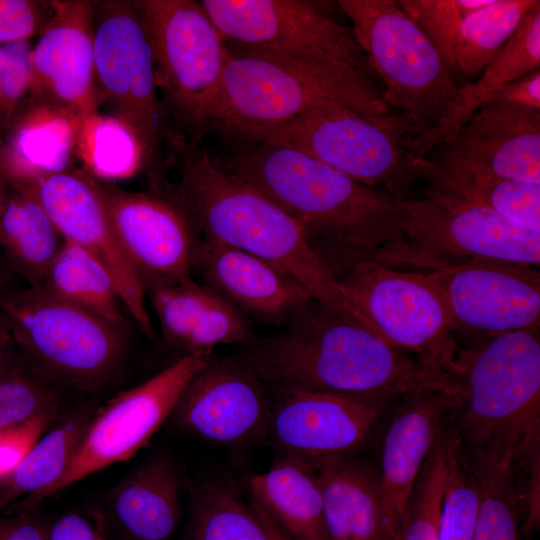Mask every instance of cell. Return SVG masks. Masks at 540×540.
<instances>
[{"instance_id": "6da1fadb", "label": "cell", "mask_w": 540, "mask_h": 540, "mask_svg": "<svg viewBox=\"0 0 540 540\" xmlns=\"http://www.w3.org/2000/svg\"><path fill=\"white\" fill-rule=\"evenodd\" d=\"M281 326V332L256 337L236 356L270 389H303L381 403L423 392L462 395L455 376L424 365L312 298Z\"/></svg>"}, {"instance_id": "7a4b0ae2", "label": "cell", "mask_w": 540, "mask_h": 540, "mask_svg": "<svg viewBox=\"0 0 540 540\" xmlns=\"http://www.w3.org/2000/svg\"><path fill=\"white\" fill-rule=\"evenodd\" d=\"M168 145L177 167L176 181L157 178L152 189L184 211L199 238L230 245L278 266L312 299L387 340L340 293L296 220L219 166L199 140L173 137Z\"/></svg>"}, {"instance_id": "3957f363", "label": "cell", "mask_w": 540, "mask_h": 540, "mask_svg": "<svg viewBox=\"0 0 540 540\" xmlns=\"http://www.w3.org/2000/svg\"><path fill=\"white\" fill-rule=\"evenodd\" d=\"M214 158L296 220L311 245L379 260L403 241L399 200L303 152L253 142Z\"/></svg>"}, {"instance_id": "277c9868", "label": "cell", "mask_w": 540, "mask_h": 540, "mask_svg": "<svg viewBox=\"0 0 540 540\" xmlns=\"http://www.w3.org/2000/svg\"><path fill=\"white\" fill-rule=\"evenodd\" d=\"M228 50L205 132L219 133L239 145L317 110L340 108L371 117L388 115L375 82L353 69L230 46Z\"/></svg>"}, {"instance_id": "5b68a950", "label": "cell", "mask_w": 540, "mask_h": 540, "mask_svg": "<svg viewBox=\"0 0 540 540\" xmlns=\"http://www.w3.org/2000/svg\"><path fill=\"white\" fill-rule=\"evenodd\" d=\"M461 432L469 451L510 448L539 468L540 342L536 330L490 335L457 355Z\"/></svg>"}, {"instance_id": "8992f818", "label": "cell", "mask_w": 540, "mask_h": 540, "mask_svg": "<svg viewBox=\"0 0 540 540\" xmlns=\"http://www.w3.org/2000/svg\"><path fill=\"white\" fill-rule=\"evenodd\" d=\"M340 293L395 347L456 377V321L437 270L407 271L367 256L314 247Z\"/></svg>"}, {"instance_id": "52a82bcc", "label": "cell", "mask_w": 540, "mask_h": 540, "mask_svg": "<svg viewBox=\"0 0 540 540\" xmlns=\"http://www.w3.org/2000/svg\"><path fill=\"white\" fill-rule=\"evenodd\" d=\"M0 315L32 369L63 390L99 392L127 365L125 327L63 302L41 286L2 289Z\"/></svg>"}, {"instance_id": "ba28073f", "label": "cell", "mask_w": 540, "mask_h": 540, "mask_svg": "<svg viewBox=\"0 0 540 540\" xmlns=\"http://www.w3.org/2000/svg\"><path fill=\"white\" fill-rule=\"evenodd\" d=\"M336 5L351 21L356 42L385 86L383 102L401 111L406 141L437 125L459 87L398 0H338Z\"/></svg>"}, {"instance_id": "9c48e42d", "label": "cell", "mask_w": 540, "mask_h": 540, "mask_svg": "<svg viewBox=\"0 0 540 540\" xmlns=\"http://www.w3.org/2000/svg\"><path fill=\"white\" fill-rule=\"evenodd\" d=\"M152 48L156 81L173 134L199 140L229 57L225 39L200 1L134 0Z\"/></svg>"}, {"instance_id": "30bf717a", "label": "cell", "mask_w": 540, "mask_h": 540, "mask_svg": "<svg viewBox=\"0 0 540 540\" xmlns=\"http://www.w3.org/2000/svg\"><path fill=\"white\" fill-rule=\"evenodd\" d=\"M399 202L403 241L379 261L387 266L435 270L472 259L540 263V231L517 226L485 207L432 186L418 198Z\"/></svg>"}, {"instance_id": "8fae6325", "label": "cell", "mask_w": 540, "mask_h": 540, "mask_svg": "<svg viewBox=\"0 0 540 540\" xmlns=\"http://www.w3.org/2000/svg\"><path fill=\"white\" fill-rule=\"evenodd\" d=\"M253 142L296 149L359 183L384 186L397 200L407 199L417 180L399 115L317 110L266 129L247 143Z\"/></svg>"}, {"instance_id": "7c38bea8", "label": "cell", "mask_w": 540, "mask_h": 540, "mask_svg": "<svg viewBox=\"0 0 540 540\" xmlns=\"http://www.w3.org/2000/svg\"><path fill=\"white\" fill-rule=\"evenodd\" d=\"M213 357L212 352L183 355L140 384L109 399L92 415L62 477L44 492L18 500L4 512L37 507L88 476L131 459L169 420L187 383Z\"/></svg>"}, {"instance_id": "4fadbf2b", "label": "cell", "mask_w": 540, "mask_h": 540, "mask_svg": "<svg viewBox=\"0 0 540 540\" xmlns=\"http://www.w3.org/2000/svg\"><path fill=\"white\" fill-rule=\"evenodd\" d=\"M94 61L99 105L139 139L146 165L157 164L169 132L155 64L132 1H93Z\"/></svg>"}, {"instance_id": "5bb4252c", "label": "cell", "mask_w": 540, "mask_h": 540, "mask_svg": "<svg viewBox=\"0 0 540 540\" xmlns=\"http://www.w3.org/2000/svg\"><path fill=\"white\" fill-rule=\"evenodd\" d=\"M228 46L353 69L372 81L367 57L351 28L320 2L305 0H202Z\"/></svg>"}, {"instance_id": "9a60e30c", "label": "cell", "mask_w": 540, "mask_h": 540, "mask_svg": "<svg viewBox=\"0 0 540 540\" xmlns=\"http://www.w3.org/2000/svg\"><path fill=\"white\" fill-rule=\"evenodd\" d=\"M95 181L116 240L145 289L192 277L199 237L174 201L156 190Z\"/></svg>"}, {"instance_id": "2e32d148", "label": "cell", "mask_w": 540, "mask_h": 540, "mask_svg": "<svg viewBox=\"0 0 540 540\" xmlns=\"http://www.w3.org/2000/svg\"><path fill=\"white\" fill-rule=\"evenodd\" d=\"M271 406V389L246 364L213 357L187 383L169 420L204 441L240 446L266 437Z\"/></svg>"}, {"instance_id": "e0dca14e", "label": "cell", "mask_w": 540, "mask_h": 540, "mask_svg": "<svg viewBox=\"0 0 540 540\" xmlns=\"http://www.w3.org/2000/svg\"><path fill=\"white\" fill-rule=\"evenodd\" d=\"M19 191L40 203L63 240L78 245L105 267L126 312L144 334L153 337L146 289L116 240L95 179L85 171L69 170Z\"/></svg>"}, {"instance_id": "ac0fdd59", "label": "cell", "mask_w": 540, "mask_h": 540, "mask_svg": "<svg viewBox=\"0 0 540 540\" xmlns=\"http://www.w3.org/2000/svg\"><path fill=\"white\" fill-rule=\"evenodd\" d=\"M271 391L266 437L283 454L309 463L361 447L381 413V402L295 388Z\"/></svg>"}, {"instance_id": "d6986e66", "label": "cell", "mask_w": 540, "mask_h": 540, "mask_svg": "<svg viewBox=\"0 0 540 540\" xmlns=\"http://www.w3.org/2000/svg\"><path fill=\"white\" fill-rule=\"evenodd\" d=\"M530 265L472 259L438 269L456 326L490 335L536 330L540 274Z\"/></svg>"}, {"instance_id": "ffe728a7", "label": "cell", "mask_w": 540, "mask_h": 540, "mask_svg": "<svg viewBox=\"0 0 540 540\" xmlns=\"http://www.w3.org/2000/svg\"><path fill=\"white\" fill-rule=\"evenodd\" d=\"M52 13L33 48L31 99L84 117L98 111L93 1H50Z\"/></svg>"}, {"instance_id": "44dd1931", "label": "cell", "mask_w": 540, "mask_h": 540, "mask_svg": "<svg viewBox=\"0 0 540 540\" xmlns=\"http://www.w3.org/2000/svg\"><path fill=\"white\" fill-rule=\"evenodd\" d=\"M436 149L445 168L540 183V111L488 102Z\"/></svg>"}, {"instance_id": "7402d4cb", "label": "cell", "mask_w": 540, "mask_h": 540, "mask_svg": "<svg viewBox=\"0 0 540 540\" xmlns=\"http://www.w3.org/2000/svg\"><path fill=\"white\" fill-rule=\"evenodd\" d=\"M245 316L281 326L311 297L278 266L238 248L199 238L192 273Z\"/></svg>"}, {"instance_id": "603a6c76", "label": "cell", "mask_w": 540, "mask_h": 540, "mask_svg": "<svg viewBox=\"0 0 540 540\" xmlns=\"http://www.w3.org/2000/svg\"><path fill=\"white\" fill-rule=\"evenodd\" d=\"M408 403L386 431L378 478V493L385 540L399 529L423 464L449 411L460 407L461 396L423 392L408 396Z\"/></svg>"}, {"instance_id": "cb8c5ba5", "label": "cell", "mask_w": 540, "mask_h": 540, "mask_svg": "<svg viewBox=\"0 0 540 540\" xmlns=\"http://www.w3.org/2000/svg\"><path fill=\"white\" fill-rule=\"evenodd\" d=\"M538 0H494L469 15L458 0H437L418 23L437 49L458 87L476 80L485 65L515 33Z\"/></svg>"}, {"instance_id": "d4e9b609", "label": "cell", "mask_w": 540, "mask_h": 540, "mask_svg": "<svg viewBox=\"0 0 540 540\" xmlns=\"http://www.w3.org/2000/svg\"><path fill=\"white\" fill-rule=\"evenodd\" d=\"M0 147V178L22 190L70 170L81 116L30 98Z\"/></svg>"}, {"instance_id": "484cf974", "label": "cell", "mask_w": 540, "mask_h": 540, "mask_svg": "<svg viewBox=\"0 0 540 540\" xmlns=\"http://www.w3.org/2000/svg\"><path fill=\"white\" fill-rule=\"evenodd\" d=\"M180 478L173 460L155 454L106 494L109 521L121 540H170L180 520Z\"/></svg>"}, {"instance_id": "4316f807", "label": "cell", "mask_w": 540, "mask_h": 540, "mask_svg": "<svg viewBox=\"0 0 540 540\" xmlns=\"http://www.w3.org/2000/svg\"><path fill=\"white\" fill-rule=\"evenodd\" d=\"M536 68H540V1L492 56L480 76L459 87L437 125L406 143L409 155L425 158L435 147L449 141L506 84Z\"/></svg>"}, {"instance_id": "83f0119b", "label": "cell", "mask_w": 540, "mask_h": 540, "mask_svg": "<svg viewBox=\"0 0 540 540\" xmlns=\"http://www.w3.org/2000/svg\"><path fill=\"white\" fill-rule=\"evenodd\" d=\"M249 490L289 540H332L319 477L308 461L282 453L266 472L249 478Z\"/></svg>"}, {"instance_id": "f1b7e54d", "label": "cell", "mask_w": 540, "mask_h": 540, "mask_svg": "<svg viewBox=\"0 0 540 540\" xmlns=\"http://www.w3.org/2000/svg\"><path fill=\"white\" fill-rule=\"evenodd\" d=\"M317 471L332 540H385L378 479L343 457L311 463Z\"/></svg>"}, {"instance_id": "f546056e", "label": "cell", "mask_w": 540, "mask_h": 540, "mask_svg": "<svg viewBox=\"0 0 540 540\" xmlns=\"http://www.w3.org/2000/svg\"><path fill=\"white\" fill-rule=\"evenodd\" d=\"M409 163L416 178L429 186L485 207L517 226L540 231V183L445 168L427 157L410 156Z\"/></svg>"}, {"instance_id": "4dcf8cb0", "label": "cell", "mask_w": 540, "mask_h": 540, "mask_svg": "<svg viewBox=\"0 0 540 540\" xmlns=\"http://www.w3.org/2000/svg\"><path fill=\"white\" fill-rule=\"evenodd\" d=\"M63 239L40 203L29 194L9 193L0 216V248L29 286L41 285Z\"/></svg>"}, {"instance_id": "1f68e13d", "label": "cell", "mask_w": 540, "mask_h": 540, "mask_svg": "<svg viewBox=\"0 0 540 540\" xmlns=\"http://www.w3.org/2000/svg\"><path fill=\"white\" fill-rule=\"evenodd\" d=\"M53 297L124 327V306L105 267L87 251L63 240L41 285Z\"/></svg>"}, {"instance_id": "d6a6232c", "label": "cell", "mask_w": 540, "mask_h": 540, "mask_svg": "<svg viewBox=\"0 0 540 540\" xmlns=\"http://www.w3.org/2000/svg\"><path fill=\"white\" fill-rule=\"evenodd\" d=\"M91 417L85 411L71 415L39 438L22 462L0 480V512L39 495L62 477Z\"/></svg>"}, {"instance_id": "836d02e7", "label": "cell", "mask_w": 540, "mask_h": 540, "mask_svg": "<svg viewBox=\"0 0 540 540\" xmlns=\"http://www.w3.org/2000/svg\"><path fill=\"white\" fill-rule=\"evenodd\" d=\"M176 540H271L253 506L229 484L210 480L195 490Z\"/></svg>"}, {"instance_id": "e575fe53", "label": "cell", "mask_w": 540, "mask_h": 540, "mask_svg": "<svg viewBox=\"0 0 540 540\" xmlns=\"http://www.w3.org/2000/svg\"><path fill=\"white\" fill-rule=\"evenodd\" d=\"M76 153L86 173L110 183L130 178L146 165L135 133L118 118L98 111L81 118Z\"/></svg>"}, {"instance_id": "d590c367", "label": "cell", "mask_w": 540, "mask_h": 540, "mask_svg": "<svg viewBox=\"0 0 540 540\" xmlns=\"http://www.w3.org/2000/svg\"><path fill=\"white\" fill-rule=\"evenodd\" d=\"M60 390L39 376L15 344L0 354V429L58 413Z\"/></svg>"}, {"instance_id": "8d00e7d4", "label": "cell", "mask_w": 540, "mask_h": 540, "mask_svg": "<svg viewBox=\"0 0 540 540\" xmlns=\"http://www.w3.org/2000/svg\"><path fill=\"white\" fill-rule=\"evenodd\" d=\"M450 433L438 434L419 473L401 521L402 540H439Z\"/></svg>"}, {"instance_id": "74e56055", "label": "cell", "mask_w": 540, "mask_h": 540, "mask_svg": "<svg viewBox=\"0 0 540 540\" xmlns=\"http://www.w3.org/2000/svg\"><path fill=\"white\" fill-rule=\"evenodd\" d=\"M479 488L459 435L450 433L439 540H473Z\"/></svg>"}, {"instance_id": "f35d334b", "label": "cell", "mask_w": 540, "mask_h": 540, "mask_svg": "<svg viewBox=\"0 0 540 540\" xmlns=\"http://www.w3.org/2000/svg\"><path fill=\"white\" fill-rule=\"evenodd\" d=\"M146 294L157 314L164 341L183 352L205 308L209 288L188 277L150 286Z\"/></svg>"}, {"instance_id": "ab89813d", "label": "cell", "mask_w": 540, "mask_h": 540, "mask_svg": "<svg viewBox=\"0 0 540 540\" xmlns=\"http://www.w3.org/2000/svg\"><path fill=\"white\" fill-rule=\"evenodd\" d=\"M256 337L249 318L209 288L207 303L185 345L183 355L212 352L213 348L219 344L245 346Z\"/></svg>"}, {"instance_id": "60d3db41", "label": "cell", "mask_w": 540, "mask_h": 540, "mask_svg": "<svg viewBox=\"0 0 540 540\" xmlns=\"http://www.w3.org/2000/svg\"><path fill=\"white\" fill-rule=\"evenodd\" d=\"M32 52L29 39L0 44V113L4 116L31 91Z\"/></svg>"}, {"instance_id": "b9f144b4", "label": "cell", "mask_w": 540, "mask_h": 540, "mask_svg": "<svg viewBox=\"0 0 540 540\" xmlns=\"http://www.w3.org/2000/svg\"><path fill=\"white\" fill-rule=\"evenodd\" d=\"M50 2L0 0V44L40 33L51 16Z\"/></svg>"}, {"instance_id": "7bdbcfd3", "label": "cell", "mask_w": 540, "mask_h": 540, "mask_svg": "<svg viewBox=\"0 0 540 540\" xmlns=\"http://www.w3.org/2000/svg\"><path fill=\"white\" fill-rule=\"evenodd\" d=\"M519 512L503 496H487L478 506L473 540H520Z\"/></svg>"}, {"instance_id": "ee69618b", "label": "cell", "mask_w": 540, "mask_h": 540, "mask_svg": "<svg viewBox=\"0 0 540 540\" xmlns=\"http://www.w3.org/2000/svg\"><path fill=\"white\" fill-rule=\"evenodd\" d=\"M57 413L36 416L7 428L0 436V480L8 476L49 428Z\"/></svg>"}, {"instance_id": "f6af8a7d", "label": "cell", "mask_w": 540, "mask_h": 540, "mask_svg": "<svg viewBox=\"0 0 540 540\" xmlns=\"http://www.w3.org/2000/svg\"><path fill=\"white\" fill-rule=\"evenodd\" d=\"M37 507L15 513L0 512V540H48L49 524Z\"/></svg>"}, {"instance_id": "bcb514c9", "label": "cell", "mask_w": 540, "mask_h": 540, "mask_svg": "<svg viewBox=\"0 0 540 540\" xmlns=\"http://www.w3.org/2000/svg\"><path fill=\"white\" fill-rule=\"evenodd\" d=\"M48 540H108L102 518L96 523L76 513H68L49 524Z\"/></svg>"}, {"instance_id": "7dc6e473", "label": "cell", "mask_w": 540, "mask_h": 540, "mask_svg": "<svg viewBox=\"0 0 540 540\" xmlns=\"http://www.w3.org/2000/svg\"><path fill=\"white\" fill-rule=\"evenodd\" d=\"M491 101L540 111V68L506 84Z\"/></svg>"}, {"instance_id": "c3c4849f", "label": "cell", "mask_w": 540, "mask_h": 540, "mask_svg": "<svg viewBox=\"0 0 540 540\" xmlns=\"http://www.w3.org/2000/svg\"><path fill=\"white\" fill-rule=\"evenodd\" d=\"M252 503L254 510L265 525L271 540H289L271 518L257 504Z\"/></svg>"}, {"instance_id": "681fc988", "label": "cell", "mask_w": 540, "mask_h": 540, "mask_svg": "<svg viewBox=\"0 0 540 540\" xmlns=\"http://www.w3.org/2000/svg\"><path fill=\"white\" fill-rule=\"evenodd\" d=\"M13 344L10 329L4 318L0 315V354Z\"/></svg>"}, {"instance_id": "f907efd6", "label": "cell", "mask_w": 540, "mask_h": 540, "mask_svg": "<svg viewBox=\"0 0 540 540\" xmlns=\"http://www.w3.org/2000/svg\"><path fill=\"white\" fill-rule=\"evenodd\" d=\"M7 185L0 178V216L6 204L9 193L6 190Z\"/></svg>"}, {"instance_id": "816d5d0a", "label": "cell", "mask_w": 540, "mask_h": 540, "mask_svg": "<svg viewBox=\"0 0 540 540\" xmlns=\"http://www.w3.org/2000/svg\"><path fill=\"white\" fill-rule=\"evenodd\" d=\"M391 540H402L401 526H400L399 529L396 531V533L394 534V536L392 537Z\"/></svg>"}, {"instance_id": "f5cc1de1", "label": "cell", "mask_w": 540, "mask_h": 540, "mask_svg": "<svg viewBox=\"0 0 540 540\" xmlns=\"http://www.w3.org/2000/svg\"><path fill=\"white\" fill-rule=\"evenodd\" d=\"M6 429H7V428H6ZM6 429H0V436L3 434V432H4Z\"/></svg>"}, {"instance_id": "db71d44e", "label": "cell", "mask_w": 540, "mask_h": 540, "mask_svg": "<svg viewBox=\"0 0 540 540\" xmlns=\"http://www.w3.org/2000/svg\"><path fill=\"white\" fill-rule=\"evenodd\" d=\"M2 289H4V288L0 287V291H1Z\"/></svg>"}]
</instances>
